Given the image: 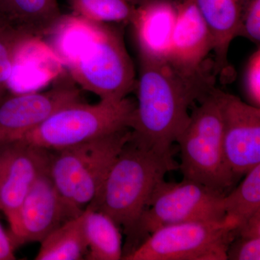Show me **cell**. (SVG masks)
<instances>
[{
	"label": "cell",
	"instance_id": "1",
	"mask_svg": "<svg viewBox=\"0 0 260 260\" xmlns=\"http://www.w3.org/2000/svg\"><path fill=\"white\" fill-rule=\"evenodd\" d=\"M48 36L70 78L83 90L113 102L135 90L134 64L122 32L112 24L62 15Z\"/></svg>",
	"mask_w": 260,
	"mask_h": 260
},
{
	"label": "cell",
	"instance_id": "8",
	"mask_svg": "<svg viewBox=\"0 0 260 260\" xmlns=\"http://www.w3.org/2000/svg\"><path fill=\"white\" fill-rule=\"evenodd\" d=\"M83 102L70 78L44 91L7 94L0 100V141L16 139L70 104Z\"/></svg>",
	"mask_w": 260,
	"mask_h": 260
},
{
	"label": "cell",
	"instance_id": "5",
	"mask_svg": "<svg viewBox=\"0 0 260 260\" xmlns=\"http://www.w3.org/2000/svg\"><path fill=\"white\" fill-rule=\"evenodd\" d=\"M135 107L136 102L128 97L95 104L75 103L15 140L58 151L129 128Z\"/></svg>",
	"mask_w": 260,
	"mask_h": 260
},
{
	"label": "cell",
	"instance_id": "10",
	"mask_svg": "<svg viewBox=\"0 0 260 260\" xmlns=\"http://www.w3.org/2000/svg\"><path fill=\"white\" fill-rule=\"evenodd\" d=\"M224 153L237 180L260 165V108L221 92Z\"/></svg>",
	"mask_w": 260,
	"mask_h": 260
},
{
	"label": "cell",
	"instance_id": "9",
	"mask_svg": "<svg viewBox=\"0 0 260 260\" xmlns=\"http://www.w3.org/2000/svg\"><path fill=\"white\" fill-rule=\"evenodd\" d=\"M61 196L49 175L42 173L32 184L10 222V233L16 245L41 242L54 229L82 212Z\"/></svg>",
	"mask_w": 260,
	"mask_h": 260
},
{
	"label": "cell",
	"instance_id": "13",
	"mask_svg": "<svg viewBox=\"0 0 260 260\" xmlns=\"http://www.w3.org/2000/svg\"><path fill=\"white\" fill-rule=\"evenodd\" d=\"M177 16V5L170 0H145L135 7L129 23L140 57L168 60Z\"/></svg>",
	"mask_w": 260,
	"mask_h": 260
},
{
	"label": "cell",
	"instance_id": "24",
	"mask_svg": "<svg viewBox=\"0 0 260 260\" xmlns=\"http://www.w3.org/2000/svg\"><path fill=\"white\" fill-rule=\"evenodd\" d=\"M244 90L249 104L260 108V49H256L246 63Z\"/></svg>",
	"mask_w": 260,
	"mask_h": 260
},
{
	"label": "cell",
	"instance_id": "12",
	"mask_svg": "<svg viewBox=\"0 0 260 260\" xmlns=\"http://www.w3.org/2000/svg\"><path fill=\"white\" fill-rule=\"evenodd\" d=\"M177 9L168 61L188 75L209 69L205 60L213 51V37L194 0H184Z\"/></svg>",
	"mask_w": 260,
	"mask_h": 260
},
{
	"label": "cell",
	"instance_id": "25",
	"mask_svg": "<svg viewBox=\"0 0 260 260\" xmlns=\"http://www.w3.org/2000/svg\"><path fill=\"white\" fill-rule=\"evenodd\" d=\"M17 247L18 246L9 231L7 232L0 223V260L16 259L15 253Z\"/></svg>",
	"mask_w": 260,
	"mask_h": 260
},
{
	"label": "cell",
	"instance_id": "22",
	"mask_svg": "<svg viewBox=\"0 0 260 260\" xmlns=\"http://www.w3.org/2000/svg\"><path fill=\"white\" fill-rule=\"evenodd\" d=\"M30 42L0 23V100L8 93L19 52Z\"/></svg>",
	"mask_w": 260,
	"mask_h": 260
},
{
	"label": "cell",
	"instance_id": "2",
	"mask_svg": "<svg viewBox=\"0 0 260 260\" xmlns=\"http://www.w3.org/2000/svg\"><path fill=\"white\" fill-rule=\"evenodd\" d=\"M140 61L132 138L159 153L173 154L172 145L189 120V107L215 88V74L210 69L185 74L168 60Z\"/></svg>",
	"mask_w": 260,
	"mask_h": 260
},
{
	"label": "cell",
	"instance_id": "21",
	"mask_svg": "<svg viewBox=\"0 0 260 260\" xmlns=\"http://www.w3.org/2000/svg\"><path fill=\"white\" fill-rule=\"evenodd\" d=\"M227 259H260V211L235 228L229 244Z\"/></svg>",
	"mask_w": 260,
	"mask_h": 260
},
{
	"label": "cell",
	"instance_id": "19",
	"mask_svg": "<svg viewBox=\"0 0 260 260\" xmlns=\"http://www.w3.org/2000/svg\"><path fill=\"white\" fill-rule=\"evenodd\" d=\"M223 206L225 220L235 228L260 211V165L246 173L239 185L224 195Z\"/></svg>",
	"mask_w": 260,
	"mask_h": 260
},
{
	"label": "cell",
	"instance_id": "4",
	"mask_svg": "<svg viewBox=\"0 0 260 260\" xmlns=\"http://www.w3.org/2000/svg\"><path fill=\"white\" fill-rule=\"evenodd\" d=\"M221 92L213 88L200 99L176 143L180 148L179 169L184 179L225 194L237 180L224 153Z\"/></svg>",
	"mask_w": 260,
	"mask_h": 260
},
{
	"label": "cell",
	"instance_id": "7",
	"mask_svg": "<svg viewBox=\"0 0 260 260\" xmlns=\"http://www.w3.org/2000/svg\"><path fill=\"white\" fill-rule=\"evenodd\" d=\"M235 226L222 222L192 221L158 228L125 260H226Z\"/></svg>",
	"mask_w": 260,
	"mask_h": 260
},
{
	"label": "cell",
	"instance_id": "18",
	"mask_svg": "<svg viewBox=\"0 0 260 260\" xmlns=\"http://www.w3.org/2000/svg\"><path fill=\"white\" fill-rule=\"evenodd\" d=\"M40 244L35 259H85L88 246L84 232V210L54 229Z\"/></svg>",
	"mask_w": 260,
	"mask_h": 260
},
{
	"label": "cell",
	"instance_id": "16",
	"mask_svg": "<svg viewBox=\"0 0 260 260\" xmlns=\"http://www.w3.org/2000/svg\"><path fill=\"white\" fill-rule=\"evenodd\" d=\"M213 37L215 75H229L228 54L237 37L244 0H194Z\"/></svg>",
	"mask_w": 260,
	"mask_h": 260
},
{
	"label": "cell",
	"instance_id": "15",
	"mask_svg": "<svg viewBox=\"0 0 260 260\" xmlns=\"http://www.w3.org/2000/svg\"><path fill=\"white\" fill-rule=\"evenodd\" d=\"M61 16L57 0H0V23L31 42L47 37Z\"/></svg>",
	"mask_w": 260,
	"mask_h": 260
},
{
	"label": "cell",
	"instance_id": "6",
	"mask_svg": "<svg viewBox=\"0 0 260 260\" xmlns=\"http://www.w3.org/2000/svg\"><path fill=\"white\" fill-rule=\"evenodd\" d=\"M224 195L221 191L187 179H183L179 183L162 181L155 188L134 232L126 240L123 256L164 225L192 221H224Z\"/></svg>",
	"mask_w": 260,
	"mask_h": 260
},
{
	"label": "cell",
	"instance_id": "3",
	"mask_svg": "<svg viewBox=\"0 0 260 260\" xmlns=\"http://www.w3.org/2000/svg\"><path fill=\"white\" fill-rule=\"evenodd\" d=\"M178 169L173 154L159 153L131 135L88 206L109 215L129 239L155 188Z\"/></svg>",
	"mask_w": 260,
	"mask_h": 260
},
{
	"label": "cell",
	"instance_id": "23",
	"mask_svg": "<svg viewBox=\"0 0 260 260\" xmlns=\"http://www.w3.org/2000/svg\"><path fill=\"white\" fill-rule=\"evenodd\" d=\"M237 37L246 38L259 45L260 42V0H244Z\"/></svg>",
	"mask_w": 260,
	"mask_h": 260
},
{
	"label": "cell",
	"instance_id": "26",
	"mask_svg": "<svg viewBox=\"0 0 260 260\" xmlns=\"http://www.w3.org/2000/svg\"><path fill=\"white\" fill-rule=\"evenodd\" d=\"M128 1H129L130 3H132V4L134 5L135 6H137V5L141 4V3H143L145 0H128Z\"/></svg>",
	"mask_w": 260,
	"mask_h": 260
},
{
	"label": "cell",
	"instance_id": "20",
	"mask_svg": "<svg viewBox=\"0 0 260 260\" xmlns=\"http://www.w3.org/2000/svg\"><path fill=\"white\" fill-rule=\"evenodd\" d=\"M73 14L103 23H130L135 10L128 0H68Z\"/></svg>",
	"mask_w": 260,
	"mask_h": 260
},
{
	"label": "cell",
	"instance_id": "11",
	"mask_svg": "<svg viewBox=\"0 0 260 260\" xmlns=\"http://www.w3.org/2000/svg\"><path fill=\"white\" fill-rule=\"evenodd\" d=\"M49 152L20 140L0 141V211L9 223L32 184L49 169Z\"/></svg>",
	"mask_w": 260,
	"mask_h": 260
},
{
	"label": "cell",
	"instance_id": "14",
	"mask_svg": "<svg viewBox=\"0 0 260 260\" xmlns=\"http://www.w3.org/2000/svg\"><path fill=\"white\" fill-rule=\"evenodd\" d=\"M132 135L126 128L94 140L93 150L75 184L71 203L83 211L94 199L111 167Z\"/></svg>",
	"mask_w": 260,
	"mask_h": 260
},
{
	"label": "cell",
	"instance_id": "17",
	"mask_svg": "<svg viewBox=\"0 0 260 260\" xmlns=\"http://www.w3.org/2000/svg\"><path fill=\"white\" fill-rule=\"evenodd\" d=\"M84 232L88 246L85 259H122L120 227L107 214L88 205L84 209Z\"/></svg>",
	"mask_w": 260,
	"mask_h": 260
}]
</instances>
